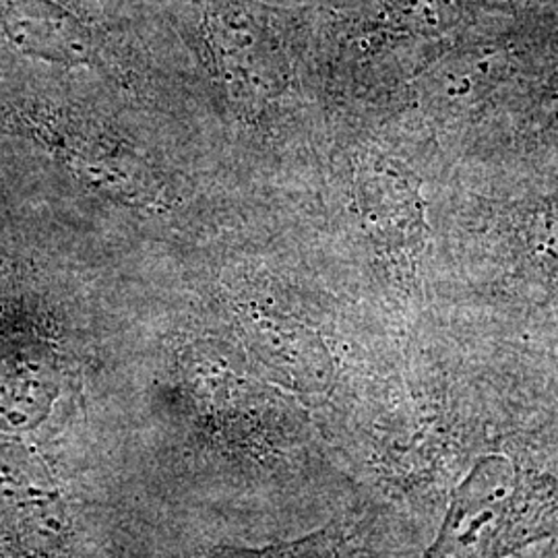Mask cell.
I'll list each match as a JSON object with an SVG mask.
<instances>
[{"label":"cell","instance_id":"cell-4","mask_svg":"<svg viewBox=\"0 0 558 558\" xmlns=\"http://www.w3.org/2000/svg\"><path fill=\"white\" fill-rule=\"evenodd\" d=\"M343 555H345V538L339 532L325 530V532L311 534L306 538L260 548V550H218V553L195 558H343Z\"/></svg>","mask_w":558,"mask_h":558},{"label":"cell","instance_id":"cell-1","mask_svg":"<svg viewBox=\"0 0 558 558\" xmlns=\"http://www.w3.org/2000/svg\"><path fill=\"white\" fill-rule=\"evenodd\" d=\"M558 534V480L490 453L459 482L422 558H509Z\"/></svg>","mask_w":558,"mask_h":558},{"label":"cell","instance_id":"cell-3","mask_svg":"<svg viewBox=\"0 0 558 558\" xmlns=\"http://www.w3.org/2000/svg\"><path fill=\"white\" fill-rule=\"evenodd\" d=\"M497 66L493 60H461L439 73V104L463 108L478 100L495 85Z\"/></svg>","mask_w":558,"mask_h":558},{"label":"cell","instance_id":"cell-6","mask_svg":"<svg viewBox=\"0 0 558 558\" xmlns=\"http://www.w3.org/2000/svg\"><path fill=\"white\" fill-rule=\"evenodd\" d=\"M539 108H542V117L546 120V124H550L558 131V71L553 75V80L546 83V87L542 92Z\"/></svg>","mask_w":558,"mask_h":558},{"label":"cell","instance_id":"cell-2","mask_svg":"<svg viewBox=\"0 0 558 558\" xmlns=\"http://www.w3.org/2000/svg\"><path fill=\"white\" fill-rule=\"evenodd\" d=\"M0 32L32 59L81 66L98 57L94 29L57 0H2Z\"/></svg>","mask_w":558,"mask_h":558},{"label":"cell","instance_id":"cell-8","mask_svg":"<svg viewBox=\"0 0 558 558\" xmlns=\"http://www.w3.org/2000/svg\"><path fill=\"white\" fill-rule=\"evenodd\" d=\"M490 4H497V7H511V4H518L521 0H486Z\"/></svg>","mask_w":558,"mask_h":558},{"label":"cell","instance_id":"cell-7","mask_svg":"<svg viewBox=\"0 0 558 558\" xmlns=\"http://www.w3.org/2000/svg\"><path fill=\"white\" fill-rule=\"evenodd\" d=\"M546 246H548V253L558 259V220L550 223V230H548V236H546Z\"/></svg>","mask_w":558,"mask_h":558},{"label":"cell","instance_id":"cell-5","mask_svg":"<svg viewBox=\"0 0 558 558\" xmlns=\"http://www.w3.org/2000/svg\"><path fill=\"white\" fill-rule=\"evenodd\" d=\"M393 20L416 32H442L461 17L459 0H385Z\"/></svg>","mask_w":558,"mask_h":558}]
</instances>
